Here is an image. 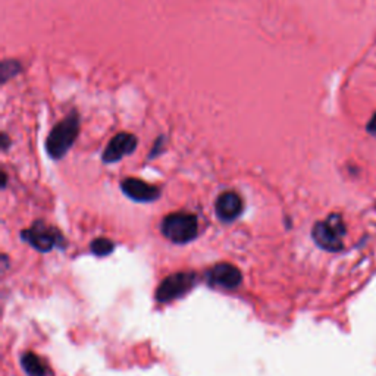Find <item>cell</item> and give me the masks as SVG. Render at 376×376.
I'll return each mask as SVG.
<instances>
[{"label": "cell", "mask_w": 376, "mask_h": 376, "mask_svg": "<svg viewBox=\"0 0 376 376\" xmlns=\"http://www.w3.org/2000/svg\"><path fill=\"white\" fill-rule=\"evenodd\" d=\"M80 133V118L72 112L64 121L56 123L46 140V150L52 159H62L74 146Z\"/></svg>", "instance_id": "cell-1"}, {"label": "cell", "mask_w": 376, "mask_h": 376, "mask_svg": "<svg viewBox=\"0 0 376 376\" xmlns=\"http://www.w3.org/2000/svg\"><path fill=\"white\" fill-rule=\"evenodd\" d=\"M345 234L347 228L344 219L338 213H332L327 219L316 222L311 230L313 240L327 252H340V250H343Z\"/></svg>", "instance_id": "cell-2"}, {"label": "cell", "mask_w": 376, "mask_h": 376, "mask_svg": "<svg viewBox=\"0 0 376 376\" xmlns=\"http://www.w3.org/2000/svg\"><path fill=\"white\" fill-rule=\"evenodd\" d=\"M162 234L175 244H187L198 235V222L193 213L175 212L160 223Z\"/></svg>", "instance_id": "cell-3"}, {"label": "cell", "mask_w": 376, "mask_h": 376, "mask_svg": "<svg viewBox=\"0 0 376 376\" xmlns=\"http://www.w3.org/2000/svg\"><path fill=\"white\" fill-rule=\"evenodd\" d=\"M21 238L42 253H49L50 250L56 247H65V238L60 231L55 227H50L43 221H37L28 230L22 231Z\"/></svg>", "instance_id": "cell-4"}, {"label": "cell", "mask_w": 376, "mask_h": 376, "mask_svg": "<svg viewBox=\"0 0 376 376\" xmlns=\"http://www.w3.org/2000/svg\"><path fill=\"white\" fill-rule=\"evenodd\" d=\"M196 284L197 275L194 272L172 273L157 287L156 300L159 303H171L190 293Z\"/></svg>", "instance_id": "cell-5"}, {"label": "cell", "mask_w": 376, "mask_h": 376, "mask_svg": "<svg viewBox=\"0 0 376 376\" xmlns=\"http://www.w3.org/2000/svg\"><path fill=\"white\" fill-rule=\"evenodd\" d=\"M205 278L210 287H219L225 290H235L240 287L243 281V275L237 266L231 263H218L213 268H210Z\"/></svg>", "instance_id": "cell-6"}, {"label": "cell", "mask_w": 376, "mask_h": 376, "mask_svg": "<svg viewBox=\"0 0 376 376\" xmlns=\"http://www.w3.org/2000/svg\"><path fill=\"white\" fill-rule=\"evenodd\" d=\"M137 143H139V140H137V137L133 134L128 133L117 134L105 148L102 156L103 162L105 164H115V162H119L121 159L134 152L137 148Z\"/></svg>", "instance_id": "cell-7"}, {"label": "cell", "mask_w": 376, "mask_h": 376, "mask_svg": "<svg viewBox=\"0 0 376 376\" xmlns=\"http://www.w3.org/2000/svg\"><path fill=\"white\" fill-rule=\"evenodd\" d=\"M121 190L125 196L137 203H150L160 197V190L156 185L139 178H125L121 182Z\"/></svg>", "instance_id": "cell-8"}, {"label": "cell", "mask_w": 376, "mask_h": 376, "mask_svg": "<svg viewBox=\"0 0 376 376\" xmlns=\"http://www.w3.org/2000/svg\"><path fill=\"white\" fill-rule=\"evenodd\" d=\"M243 210H244L243 198L232 191L221 194L215 203L216 216L222 222H234L241 215Z\"/></svg>", "instance_id": "cell-9"}, {"label": "cell", "mask_w": 376, "mask_h": 376, "mask_svg": "<svg viewBox=\"0 0 376 376\" xmlns=\"http://www.w3.org/2000/svg\"><path fill=\"white\" fill-rule=\"evenodd\" d=\"M21 365L28 376H53L52 369L39 354L27 352L21 357Z\"/></svg>", "instance_id": "cell-10"}, {"label": "cell", "mask_w": 376, "mask_h": 376, "mask_svg": "<svg viewBox=\"0 0 376 376\" xmlns=\"http://www.w3.org/2000/svg\"><path fill=\"white\" fill-rule=\"evenodd\" d=\"M114 248H115V244L110 240H108V238H96V240H93L90 244L92 253L99 257L109 256L112 252H114Z\"/></svg>", "instance_id": "cell-11"}, {"label": "cell", "mask_w": 376, "mask_h": 376, "mask_svg": "<svg viewBox=\"0 0 376 376\" xmlns=\"http://www.w3.org/2000/svg\"><path fill=\"white\" fill-rule=\"evenodd\" d=\"M22 71V65L18 60H3L2 62V83H8L10 78L17 77V75Z\"/></svg>", "instance_id": "cell-12"}, {"label": "cell", "mask_w": 376, "mask_h": 376, "mask_svg": "<svg viewBox=\"0 0 376 376\" xmlns=\"http://www.w3.org/2000/svg\"><path fill=\"white\" fill-rule=\"evenodd\" d=\"M162 144H164V139H159L157 142H156V144H155V148L152 150V153H150V159H152V157H155L156 155H157V152H159V150H160V147H162Z\"/></svg>", "instance_id": "cell-13"}, {"label": "cell", "mask_w": 376, "mask_h": 376, "mask_svg": "<svg viewBox=\"0 0 376 376\" xmlns=\"http://www.w3.org/2000/svg\"><path fill=\"white\" fill-rule=\"evenodd\" d=\"M368 130H369V131H372V133H376V114L373 115L372 121L369 122V125H368Z\"/></svg>", "instance_id": "cell-14"}, {"label": "cell", "mask_w": 376, "mask_h": 376, "mask_svg": "<svg viewBox=\"0 0 376 376\" xmlns=\"http://www.w3.org/2000/svg\"><path fill=\"white\" fill-rule=\"evenodd\" d=\"M8 144H9L8 135H6V134H3V135H2V147H3V150H6V148H8Z\"/></svg>", "instance_id": "cell-15"}]
</instances>
